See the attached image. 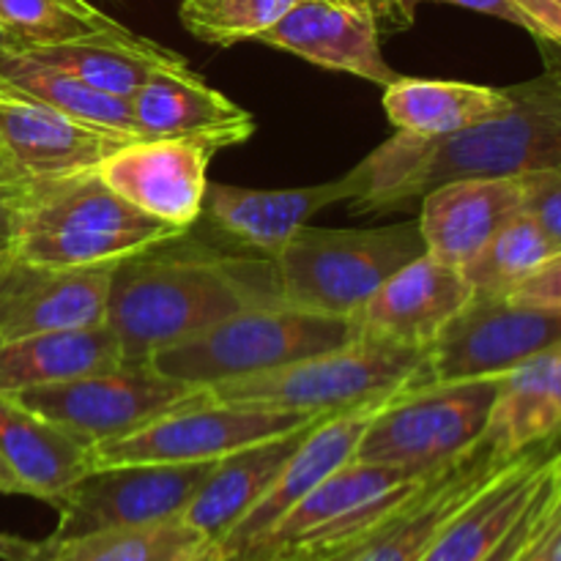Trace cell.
<instances>
[{
	"instance_id": "83f0119b",
	"label": "cell",
	"mask_w": 561,
	"mask_h": 561,
	"mask_svg": "<svg viewBox=\"0 0 561 561\" xmlns=\"http://www.w3.org/2000/svg\"><path fill=\"white\" fill-rule=\"evenodd\" d=\"M507 88L460 80L398 77L383 88V113L403 135L449 137L496 118L507 107Z\"/></svg>"
},
{
	"instance_id": "d6a6232c",
	"label": "cell",
	"mask_w": 561,
	"mask_h": 561,
	"mask_svg": "<svg viewBox=\"0 0 561 561\" xmlns=\"http://www.w3.org/2000/svg\"><path fill=\"white\" fill-rule=\"evenodd\" d=\"M299 0H181L179 20L201 42L233 47L257 42Z\"/></svg>"
},
{
	"instance_id": "b9f144b4",
	"label": "cell",
	"mask_w": 561,
	"mask_h": 561,
	"mask_svg": "<svg viewBox=\"0 0 561 561\" xmlns=\"http://www.w3.org/2000/svg\"><path fill=\"white\" fill-rule=\"evenodd\" d=\"M0 184H11V186L27 184V181L22 179L14 168H11V162L3 157V153H0Z\"/></svg>"
},
{
	"instance_id": "44dd1931",
	"label": "cell",
	"mask_w": 561,
	"mask_h": 561,
	"mask_svg": "<svg viewBox=\"0 0 561 561\" xmlns=\"http://www.w3.org/2000/svg\"><path fill=\"white\" fill-rule=\"evenodd\" d=\"M343 203L340 179L294 190H247V186L208 184L203 217L230 244L250 255L277 261L296 233L323 206Z\"/></svg>"
},
{
	"instance_id": "4dcf8cb0",
	"label": "cell",
	"mask_w": 561,
	"mask_h": 561,
	"mask_svg": "<svg viewBox=\"0 0 561 561\" xmlns=\"http://www.w3.org/2000/svg\"><path fill=\"white\" fill-rule=\"evenodd\" d=\"M124 27L91 0H0V31L11 49L53 47Z\"/></svg>"
},
{
	"instance_id": "d590c367",
	"label": "cell",
	"mask_w": 561,
	"mask_h": 561,
	"mask_svg": "<svg viewBox=\"0 0 561 561\" xmlns=\"http://www.w3.org/2000/svg\"><path fill=\"white\" fill-rule=\"evenodd\" d=\"M504 299L513 301V305L561 312V250L553 252L546 263H540L524 279H518L504 294Z\"/></svg>"
},
{
	"instance_id": "ee69618b",
	"label": "cell",
	"mask_w": 561,
	"mask_h": 561,
	"mask_svg": "<svg viewBox=\"0 0 561 561\" xmlns=\"http://www.w3.org/2000/svg\"><path fill=\"white\" fill-rule=\"evenodd\" d=\"M362 3H370L373 9H376V14H378V9H381V3H383V0H362Z\"/></svg>"
},
{
	"instance_id": "ba28073f",
	"label": "cell",
	"mask_w": 561,
	"mask_h": 561,
	"mask_svg": "<svg viewBox=\"0 0 561 561\" xmlns=\"http://www.w3.org/2000/svg\"><path fill=\"white\" fill-rule=\"evenodd\" d=\"M496 394L499 378L403 387L376 411L354 458L433 474L482 442Z\"/></svg>"
},
{
	"instance_id": "5b68a950",
	"label": "cell",
	"mask_w": 561,
	"mask_h": 561,
	"mask_svg": "<svg viewBox=\"0 0 561 561\" xmlns=\"http://www.w3.org/2000/svg\"><path fill=\"white\" fill-rule=\"evenodd\" d=\"M359 337L354 318L321 316L301 307H252L148 359L153 370L192 387L261 376L307 356L343 348Z\"/></svg>"
},
{
	"instance_id": "3957f363",
	"label": "cell",
	"mask_w": 561,
	"mask_h": 561,
	"mask_svg": "<svg viewBox=\"0 0 561 561\" xmlns=\"http://www.w3.org/2000/svg\"><path fill=\"white\" fill-rule=\"evenodd\" d=\"M181 233L186 230L135 208L88 170L25 186L14 255L60 268L107 266Z\"/></svg>"
},
{
	"instance_id": "d4e9b609",
	"label": "cell",
	"mask_w": 561,
	"mask_h": 561,
	"mask_svg": "<svg viewBox=\"0 0 561 561\" xmlns=\"http://www.w3.org/2000/svg\"><path fill=\"white\" fill-rule=\"evenodd\" d=\"M312 425L296 427L283 436H272L266 442L250 444V447L219 458L181 518L206 531L211 540L222 546L225 537L241 524V518L277 482L279 471L285 469L290 455L299 449Z\"/></svg>"
},
{
	"instance_id": "277c9868",
	"label": "cell",
	"mask_w": 561,
	"mask_h": 561,
	"mask_svg": "<svg viewBox=\"0 0 561 561\" xmlns=\"http://www.w3.org/2000/svg\"><path fill=\"white\" fill-rule=\"evenodd\" d=\"M433 474H411L398 466L354 458L236 561L359 557L362 548L433 480Z\"/></svg>"
},
{
	"instance_id": "2e32d148",
	"label": "cell",
	"mask_w": 561,
	"mask_h": 561,
	"mask_svg": "<svg viewBox=\"0 0 561 561\" xmlns=\"http://www.w3.org/2000/svg\"><path fill=\"white\" fill-rule=\"evenodd\" d=\"M131 135L71 118L0 85V153L25 181L66 179L99 170Z\"/></svg>"
},
{
	"instance_id": "f1b7e54d",
	"label": "cell",
	"mask_w": 561,
	"mask_h": 561,
	"mask_svg": "<svg viewBox=\"0 0 561 561\" xmlns=\"http://www.w3.org/2000/svg\"><path fill=\"white\" fill-rule=\"evenodd\" d=\"M27 561H225L217 540L184 518L107 529L71 540H38Z\"/></svg>"
},
{
	"instance_id": "e0dca14e",
	"label": "cell",
	"mask_w": 561,
	"mask_h": 561,
	"mask_svg": "<svg viewBox=\"0 0 561 561\" xmlns=\"http://www.w3.org/2000/svg\"><path fill=\"white\" fill-rule=\"evenodd\" d=\"M257 42L381 88L400 77L383 58L376 9L362 0H299Z\"/></svg>"
},
{
	"instance_id": "7402d4cb",
	"label": "cell",
	"mask_w": 561,
	"mask_h": 561,
	"mask_svg": "<svg viewBox=\"0 0 561 561\" xmlns=\"http://www.w3.org/2000/svg\"><path fill=\"white\" fill-rule=\"evenodd\" d=\"M137 137H197L222 148L255 135L252 113L206 85L195 71L157 75L129 96Z\"/></svg>"
},
{
	"instance_id": "f35d334b",
	"label": "cell",
	"mask_w": 561,
	"mask_h": 561,
	"mask_svg": "<svg viewBox=\"0 0 561 561\" xmlns=\"http://www.w3.org/2000/svg\"><path fill=\"white\" fill-rule=\"evenodd\" d=\"M559 524H561V488H559L557 502H553V507L548 510L546 520H542V526L537 529V535L531 537L529 546L524 548V553H520L518 561H551L553 537H557Z\"/></svg>"
},
{
	"instance_id": "ab89813d",
	"label": "cell",
	"mask_w": 561,
	"mask_h": 561,
	"mask_svg": "<svg viewBox=\"0 0 561 561\" xmlns=\"http://www.w3.org/2000/svg\"><path fill=\"white\" fill-rule=\"evenodd\" d=\"M33 551H36V540L0 535V561H27Z\"/></svg>"
},
{
	"instance_id": "7bdbcfd3",
	"label": "cell",
	"mask_w": 561,
	"mask_h": 561,
	"mask_svg": "<svg viewBox=\"0 0 561 561\" xmlns=\"http://www.w3.org/2000/svg\"><path fill=\"white\" fill-rule=\"evenodd\" d=\"M551 561H561V524L557 529V537H553V553H551Z\"/></svg>"
},
{
	"instance_id": "e575fe53",
	"label": "cell",
	"mask_w": 561,
	"mask_h": 561,
	"mask_svg": "<svg viewBox=\"0 0 561 561\" xmlns=\"http://www.w3.org/2000/svg\"><path fill=\"white\" fill-rule=\"evenodd\" d=\"M559 488H561V453L559 458L553 460L551 471H548L546 482L540 485L537 496L531 499L526 513L518 518V524L507 531V537H504V540L499 542V546L493 548V551L482 561H518L520 553H524V548L529 546L531 537L537 535V529H540L542 520H546L548 510H551L553 502H557Z\"/></svg>"
},
{
	"instance_id": "cb8c5ba5",
	"label": "cell",
	"mask_w": 561,
	"mask_h": 561,
	"mask_svg": "<svg viewBox=\"0 0 561 561\" xmlns=\"http://www.w3.org/2000/svg\"><path fill=\"white\" fill-rule=\"evenodd\" d=\"M0 455L31 499L58 507L66 493L93 471V447L55 422L0 394Z\"/></svg>"
},
{
	"instance_id": "8fae6325",
	"label": "cell",
	"mask_w": 561,
	"mask_h": 561,
	"mask_svg": "<svg viewBox=\"0 0 561 561\" xmlns=\"http://www.w3.org/2000/svg\"><path fill=\"white\" fill-rule=\"evenodd\" d=\"M561 345V312L513 305L504 296H474L427 348L409 387L502 378Z\"/></svg>"
},
{
	"instance_id": "d6986e66",
	"label": "cell",
	"mask_w": 561,
	"mask_h": 561,
	"mask_svg": "<svg viewBox=\"0 0 561 561\" xmlns=\"http://www.w3.org/2000/svg\"><path fill=\"white\" fill-rule=\"evenodd\" d=\"M392 398V394H389ZM389 398L373 400V403L359 405V409L343 411V414L323 416L316 425L310 427V433L305 436V442L299 444L290 460L285 463V469L279 471L277 482L268 488L266 496L250 510V513L241 518V524L230 531L222 540L225 561H236L244 557L252 546L263 540L290 510L299 502H305L323 480L334 474L337 469H343L345 463H351L359 447L362 436H365L367 425L376 416V411L387 403Z\"/></svg>"
},
{
	"instance_id": "9a60e30c",
	"label": "cell",
	"mask_w": 561,
	"mask_h": 561,
	"mask_svg": "<svg viewBox=\"0 0 561 561\" xmlns=\"http://www.w3.org/2000/svg\"><path fill=\"white\" fill-rule=\"evenodd\" d=\"M115 266L60 268L11 255L0 266V345L33 334L102 327Z\"/></svg>"
},
{
	"instance_id": "9c48e42d",
	"label": "cell",
	"mask_w": 561,
	"mask_h": 561,
	"mask_svg": "<svg viewBox=\"0 0 561 561\" xmlns=\"http://www.w3.org/2000/svg\"><path fill=\"white\" fill-rule=\"evenodd\" d=\"M318 420L323 416L261 409V405L219 403L203 394L137 431L96 444L93 469L129 463H214L236 449L283 436Z\"/></svg>"
},
{
	"instance_id": "4316f807",
	"label": "cell",
	"mask_w": 561,
	"mask_h": 561,
	"mask_svg": "<svg viewBox=\"0 0 561 561\" xmlns=\"http://www.w3.org/2000/svg\"><path fill=\"white\" fill-rule=\"evenodd\" d=\"M22 53L69 71L96 91L124 99H129L151 77L192 71L184 55L162 47L153 38L137 36L129 27L118 33H104V36L80 38V42L22 49Z\"/></svg>"
},
{
	"instance_id": "6da1fadb",
	"label": "cell",
	"mask_w": 561,
	"mask_h": 561,
	"mask_svg": "<svg viewBox=\"0 0 561 561\" xmlns=\"http://www.w3.org/2000/svg\"><path fill=\"white\" fill-rule=\"evenodd\" d=\"M542 75L507 85V107L449 137L394 131L354 170L340 175L343 203L356 214L411 211L436 186L474 175L561 173V49H542Z\"/></svg>"
},
{
	"instance_id": "7dc6e473",
	"label": "cell",
	"mask_w": 561,
	"mask_h": 561,
	"mask_svg": "<svg viewBox=\"0 0 561 561\" xmlns=\"http://www.w3.org/2000/svg\"><path fill=\"white\" fill-rule=\"evenodd\" d=\"M553 3H559V5H561V0H553Z\"/></svg>"
},
{
	"instance_id": "ac0fdd59",
	"label": "cell",
	"mask_w": 561,
	"mask_h": 561,
	"mask_svg": "<svg viewBox=\"0 0 561 561\" xmlns=\"http://www.w3.org/2000/svg\"><path fill=\"white\" fill-rule=\"evenodd\" d=\"M474 299L463 268L422 255L394 272L354 316L359 337L431 348L438 334Z\"/></svg>"
},
{
	"instance_id": "484cf974",
	"label": "cell",
	"mask_w": 561,
	"mask_h": 561,
	"mask_svg": "<svg viewBox=\"0 0 561 561\" xmlns=\"http://www.w3.org/2000/svg\"><path fill=\"white\" fill-rule=\"evenodd\" d=\"M124 365V351L107 323L33 334L0 345V394L55 387Z\"/></svg>"
},
{
	"instance_id": "7a4b0ae2",
	"label": "cell",
	"mask_w": 561,
	"mask_h": 561,
	"mask_svg": "<svg viewBox=\"0 0 561 561\" xmlns=\"http://www.w3.org/2000/svg\"><path fill=\"white\" fill-rule=\"evenodd\" d=\"M277 301L274 261L192 241L186 230L115 266L104 323L118 337L126 365H146L225 318Z\"/></svg>"
},
{
	"instance_id": "ffe728a7",
	"label": "cell",
	"mask_w": 561,
	"mask_h": 561,
	"mask_svg": "<svg viewBox=\"0 0 561 561\" xmlns=\"http://www.w3.org/2000/svg\"><path fill=\"white\" fill-rule=\"evenodd\" d=\"M520 455L502 453L482 436L474 449L436 471L354 561H422L449 520Z\"/></svg>"
},
{
	"instance_id": "4fadbf2b",
	"label": "cell",
	"mask_w": 561,
	"mask_h": 561,
	"mask_svg": "<svg viewBox=\"0 0 561 561\" xmlns=\"http://www.w3.org/2000/svg\"><path fill=\"white\" fill-rule=\"evenodd\" d=\"M561 173L474 175L436 186L420 201L427 255L463 268L504 225L529 211L531 201Z\"/></svg>"
},
{
	"instance_id": "5bb4252c",
	"label": "cell",
	"mask_w": 561,
	"mask_h": 561,
	"mask_svg": "<svg viewBox=\"0 0 561 561\" xmlns=\"http://www.w3.org/2000/svg\"><path fill=\"white\" fill-rule=\"evenodd\" d=\"M219 148L197 137H135L96 170L104 184L140 211L192 230L203 217L208 162Z\"/></svg>"
},
{
	"instance_id": "8d00e7d4",
	"label": "cell",
	"mask_w": 561,
	"mask_h": 561,
	"mask_svg": "<svg viewBox=\"0 0 561 561\" xmlns=\"http://www.w3.org/2000/svg\"><path fill=\"white\" fill-rule=\"evenodd\" d=\"M31 184V181H27ZM27 184H0V266L14 255L16 225H20V203Z\"/></svg>"
},
{
	"instance_id": "30bf717a",
	"label": "cell",
	"mask_w": 561,
	"mask_h": 561,
	"mask_svg": "<svg viewBox=\"0 0 561 561\" xmlns=\"http://www.w3.org/2000/svg\"><path fill=\"white\" fill-rule=\"evenodd\" d=\"M206 389L162 376L151 365H124L55 387L11 394L85 444L107 442L203 398Z\"/></svg>"
},
{
	"instance_id": "bcb514c9",
	"label": "cell",
	"mask_w": 561,
	"mask_h": 561,
	"mask_svg": "<svg viewBox=\"0 0 561 561\" xmlns=\"http://www.w3.org/2000/svg\"><path fill=\"white\" fill-rule=\"evenodd\" d=\"M356 557H334V559H323V561H354Z\"/></svg>"
},
{
	"instance_id": "8992f818",
	"label": "cell",
	"mask_w": 561,
	"mask_h": 561,
	"mask_svg": "<svg viewBox=\"0 0 561 561\" xmlns=\"http://www.w3.org/2000/svg\"><path fill=\"white\" fill-rule=\"evenodd\" d=\"M425 348L356 337L343 348L290 362L261 376L206 387L208 400L261 405L307 416H334L389 398L414 381Z\"/></svg>"
},
{
	"instance_id": "f6af8a7d",
	"label": "cell",
	"mask_w": 561,
	"mask_h": 561,
	"mask_svg": "<svg viewBox=\"0 0 561 561\" xmlns=\"http://www.w3.org/2000/svg\"><path fill=\"white\" fill-rule=\"evenodd\" d=\"M9 47H11V44H9V38L3 36V31H0V49H9Z\"/></svg>"
},
{
	"instance_id": "836d02e7",
	"label": "cell",
	"mask_w": 561,
	"mask_h": 561,
	"mask_svg": "<svg viewBox=\"0 0 561 561\" xmlns=\"http://www.w3.org/2000/svg\"><path fill=\"white\" fill-rule=\"evenodd\" d=\"M425 3H449L496 16L529 33L540 49H561V5L553 0H383L378 9V25L381 31H405L414 25L416 11Z\"/></svg>"
},
{
	"instance_id": "f546056e",
	"label": "cell",
	"mask_w": 561,
	"mask_h": 561,
	"mask_svg": "<svg viewBox=\"0 0 561 561\" xmlns=\"http://www.w3.org/2000/svg\"><path fill=\"white\" fill-rule=\"evenodd\" d=\"M0 85L60 110L71 118L137 137L129 99L96 91L69 71L44 64L22 49H0Z\"/></svg>"
},
{
	"instance_id": "7c38bea8",
	"label": "cell",
	"mask_w": 561,
	"mask_h": 561,
	"mask_svg": "<svg viewBox=\"0 0 561 561\" xmlns=\"http://www.w3.org/2000/svg\"><path fill=\"white\" fill-rule=\"evenodd\" d=\"M214 463H129L88 471L55 507L58 526L49 537L71 540L181 518Z\"/></svg>"
},
{
	"instance_id": "74e56055",
	"label": "cell",
	"mask_w": 561,
	"mask_h": 561,
	"mask_svg": "<svg viewBox=\"0 0 561 561\" xmlns=\"http://www.w3.org/2000/svg\"><path fill=\"white\" fill-rule=\"evenodd\" d=\"M531 219L561 247V181L546 186L529 206Z\"/></svg>"
},
{
	"instance_id": "52a82bcc",
	"label": "cell",
	"mask_w": 561,
	"mask_h": 561,
	"mask_svg": "<svg viewBox=\"0 0 561 561\" xmlns=\"http://www.w3.org/2000/svg\"><path fill=\"white\" fill-rule=\"evenodd\" d=\"M425 252L416 219L373 230L305 225L274 261L279 299L321 316L354 318L394 272Z\"/></svg>"
},
{
	"instance_id": "60d3db41",
	"label": "cell",
	"mask_w": 561,
	"mask_h": 561,
	"mask_svg": "<svg viewBox=\"0 0 561 561\" xmlns=\"http://www.w3.org/2000/svg\"><path fill=\"white\" fill-rule=\"evenodd\" d=\"M0 493H5V496H27L25 485L16 480V474L9 469V463L3 460V455H0Z\"/></svg>"
},
{
	"instance_id": "1f68e13d",
	"label": "cell",
	"mask_w": 561,
	"mask_h": 561,
	"mask_svg": "<svg viewBox=\"0 0 561 561\" xmlns=\"http://www.w3.org/2000/svg\"><path fill=\"white\" fill-rule=\"evenodd\" d=\"M559 250L557 241L529 214H520L466 263L463 274L474 296H504Z\"/></svg>"
},
{
	"instance_id": "603a6c76",
	"label": "cell",
	"mask_w": 561,
	"mask_h": 561,
	"mask_svg": "<svg viewBox=\"0 0 561 561\" xmlns=\"http://www.w3.org/2000/svg\"><path fill=\"white\" fill-rule=\"evenodd\" d=\"M559 453L561 444H542L515 458L449 520L422 561L485 559L526 513Z\"/></svg>"
}]
</instances>
